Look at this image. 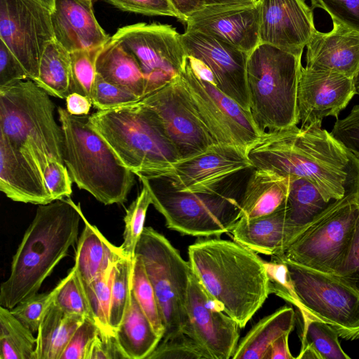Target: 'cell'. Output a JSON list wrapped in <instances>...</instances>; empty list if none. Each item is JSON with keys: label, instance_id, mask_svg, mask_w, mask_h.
<instances>
[{"label": "cell", "instance_id": "obj_30", "mask_svg": "<svg viewBox=\"0 0 359 359\" xmlns=\"http://www.w3.org/2000/svg\"><path fill=\"white\" fill-rule=\"evenodd\" d=\"M294 321V311L287 306L262 318L239 341L232 358L264 359L271 345L292 332Z\"/></svg>", "mask_w": 359, "mask_h": 359}, {"label": "cell", "instance_id": "obj_35", "mask_svg": "<svg viewBox=\"0 0 359 359\" xmlns=\"http://www.w3.org/2000/svg\"><path fill=\"white\" fill-rule=\"evenodd\" d=\"M33 334L10 309L0 306V359H35Z\"/></svg>", "mask_w": 359, "mask_h": 359}, {"label": "cell", "instance_id": "obj_56", "mask_svg": "<svg viewBox=\"0 0 359 359\" xmlns=\"http://www.w3.org/2000/svg\"><path fill=\"white\" fill-rule=\"evenodd\" d=\"M290 334H285L277 339L269 347L264 359H294L289 345L288 338Z\"/></svg>", "mask_w": 359, "mask_h": 359}, {"label": "cell", "instance_id": "obj_11", "mask_svg": "<svg viewBox=\"0 0 359 359\" xmlns=\"http://www.w3.org/2000/svg\"><path fill=\"white\" fill-rule=\"evenodd\" d=\"M179 76L194 109L215 143L233 145L247 152L263 134L250 111L201 76L188 57Z\"/></svg>", "mask_w": 359, "mask_h": 359}, {"label": "cell", "instance_id": "obj_18", "mask_svg": "<svg viewBox=\"0 0 359 359\" xmlns=\"http://www.w3.org/2000/svg\"><path fill=\"white\" fill-rule=\"evenodd\" d=\"M181 39L187 55L198 60L209 69L214 84L250 110L246 80L249 53L198 32L184 31Z\"/></svg>", "mask_w": 359, "mask_h": 359}, {"label": "cell", "instance_id": "obj_38", "mask_svg": "<svg viewBox=\"0 0 359 359\" xmlns=\"http://www.w3.org/2000/svg\"><path fill=\"white\" fill-rule=\"evenodd\" d=\"M114 264L93 280L83 284L95 322L102 331L108 333H115L109 322Z\"/></svg>", "mask_w": 359, "mask_h": 359}, {"label": "cell", "instance_id": "obj_44", "mask_svg": "<svg viewBox=\"0 0 359 359\" xmlns=\"http://www.w3.org/2000/svg\"><path fill=\"white\" fill-rule=\"evenodd\" d=\"M91 100L97 110H107L137 102L141 98L133 93L105 81L96 74Z\"/></svg>", "mask_w": 359, "mask_h": 359}, {"label": "cell", "instance_id": "obj_25", "mask_svg": "<svg viewBox=\"0 0 359 359\" xmlns=\"http://www.w3.org/2000/svg\"><path fill=\"white\" fill-rule=\"evenodd\" d=\"M285 203L266 215L252 219L242 216L231 231L233 241L257 254L283 255L294 240L287 224Z\"/></svg>", "mask_w": 359, "mask_h": 359}, {"label": "cell", "instance_id": "obj_28", "mask_svg": "<svg viewBox=\"0 0 359 359\" xmlns=\"http://www.w3.org/2000/svg\"><path fill=\"white\" fill-rule=\"evenodd\" d=\"M96 72L105 81L133 93L141 100L146 95L147 82L139 63L111 37L97 56Z\"/></svg>", "mask_w": 359, "mask_h": 359}, {"label": "cell", "instance_id": "obj_54", "mask_svg": "<svg viewBox=\"0 0 359 359\" xmlns=\"http://www.w3.org/2000/svg\"><path fill=\"white\" fill-rule=\"evenodd\" d=\"M66 109L75 116L88 115L93 105L92 100L86 95L78 93H71L65 98Z\"/></svg>", "mask_w": 359, "mask_h": 359}, {"label": "cell", "instance_id": "obj_8", "mask_svg": "<svg viewBox=\"0 0 359 359\" xmlns=\"http://www.w3.org/2000/svg\"><path fill=\"white\" fill-rule=\"evenodd\" d=\"M151 195V204L164 217L168 228L184 235L217 236L231 232L243 216L242 194L228 187L207 193L176 190L165 176H137Z\"/></svg>", "mask_w": 359, "mask_h": 359}, {"label": "cell", "instance_id": "obj_15", "mask_svg": "<svg viewBox=\"0 0 359 359\" xmlns=\"http://www.w3.org/2000/svg\"><path fill=\"white\" fill-rule=\"evenodd\" d=\"M140 102L157 116L180 160L201 154L215 144L194 109L179 74Z\"/></svg>", "mask_w": 359, "mask_h": 359}, {"label": "cell", "instance_id": "obj_14", "mask_svg": "<svg viewBox=\"0 0 359 359\" xmlns=\"http://www.w3.org/2000/svg\"><path fill=\"white\" fill-rule=\"evenodd\" d=\"M50 15L36 0H0V39L33 81L46 46L54 39Z\"/></svg>", "mask_w": 359, "mask_h": 359}, {"label": "cell", "instance_id": "obj_5", "mask_svg": "<svg viewBox=\"0 0 359 359\" xmlns=\"http://www.w3.org/2000/svg\"><path fill=\"white\" fill-rule=\"evenodd\" d=\"M50 95L33 80L0 87V134L41 172L63 161V131ZM65 164V163H64Z\"/></svg>", "mask_w": 359, "mask_h": 359}, {"label": "cell", "instance_id": "obj_55", "mask_svg": "<svg viewBox=\"0 0 359 359\" xmlns=\"http://www.w3.org/2000/svg\"><path fill=\"white\" fill-rule=\"evenodd\" d=\"M170 2L178 15V20L185 23L191 14L206 5L207 0H170Z\"/></svg>", "mask_w": 359, "mask_h": 359}, {"label": "cell", "instance_id": "obj_47", "mask_svg": "<svg viewBox=\"0 0 359 359\" xmlns=\"http://www.w3.org/2000/svg\"><path fill=\"white\" fill-rule=\"evenodd\" d=\"M98 329L95 321L85 318L74 332L60 359H88Z\"/></svg>", "mask_w": 359, "mask_h": 359}, {"label": "cell", "instance_id": "obj_4", "mask_svg": "<svg viewBox=\"0 0 359 359\" xmlns=\"http://www.w3.org/2000/svg\"><path fill=\"white\" fill-rule=\"evenodd\" d=\"M89 122L136 176H165L180 161L157 116L140 100L97 110Z\"/></svg>", "mask_w": 359, "mask_h": 359}, {"label": "cell", "instance_id": "obj_17", "mask_svg": "<svg viewBox=\"0 0 359 359\" xmlns=\"http://www.w3.org/2000/svg\"><path fill=\"white\" fill-rule=\"evenodd\" d=\"M254 168L247 152L237 147L215 144L206 151L180 160L165 175L177 191L207 193L226 187L231 177Z\"/></svg>", "mask_w": 359, "mask_h": 359}, {"label": "cell", "instance_id": "obj_21", "mask_svg": "<svg viewBox=\"0 0 359 359\" xmlns=\"http://www.w3.org/2000/svg\"><path fill=\"white\" fill-rule=\"evenodd\" d=\"M356 94L353 79L345 75L302 66L297 103L301 127L322 122L327 116L338 117Z\"/></svg>", "mask_w": 359, "mask_h": 359}, {"label": "cell", "instance_id": "obj_29", "mask_svg": "<svg viewBox=\"0 0 359 359\" xmlns=\"http://www.w3.org/2000/svg\"><path fill=\"white\" fill-rule=\"evenodd\" d=\"M81 215L85 226L78 241L74 267L83 283L87 284L113 264L121 252L86 219L83 212Z\"/></svg>", "mask_w": 359, "mask_h": 359}, {"label": "cell", "instance_id": "obj_52", "mask_svg": "<svg viewBox=\"0 0 359 359\" xmlns=\"http://www.w3.org/2000/svg\"><path fill=\"white\" fill-rule=\"evenodd\" d=\"M27 79L29 76L24 67L6 45L1 41L0 87Z\"/></svg>", "mask_w": 359, "mask_h": 359}, {"label": "cell", "instance_id": "obj_3", "mask_svg": "<svg viewBox=\"0 0 359 359\" xmlns=\"http://www.w3.org/2000/svg\"><path fill=\"white\" fill-rule=\"evenodd\" d=\"M82 212L70 197L39 205L1 285L0 306L11 309L38 292L77 241Z\"/></svg>", "mask_w": 359, "mask_h": 359}, {"label": "cell", "instance_id": "obj_2", "mask_svg": "<svg viewBox=\"0 0 359 359\" xmlns=\"http://www.w3.org/2000/svg\"><path fill=\"white\" fill-rule=\"evenodd\" d=\"M188 255L205 289L245 327L270 294L264 261L241 244L219 237L197 240Z\"/></svg>", "mask_w": 359, "mask_h": 359}, {"label": "cell", "instance_id": "obj_9", "mask_svg": "<svg viewBox=\"0 0 359 359\" xmlns=\"http://www.w3.org/2000/svg\"><path fill=\"white\" fill-rule=\"evenodd\" d=\"M135 255L142 258L157 298L165 327L161 339L187 334V299L192 271L189 262L184 260L170 242L151 226L144 228Z\"/></svg>", "mask_w": 359, "mask_h": 359}, {"label": "cell", "instance_id": "obj_60", "mask_svg": "<svg viewBox=\"0 0 359 359\" xmlns=\"http://www.w3.org/2000/svg\"><path fill=\"white\" fill-rule=\"evenodd\" d=\"M93 1V0H92Z\"/></svg>", "mask_w": 359, "mask_h": 359}, {"label": "cell", "instance_id": "obj_41", "mask_svg": "<svg viewBox=\"0 0 359 359\" xmlns=\"http://www.w3.org/2000/svg\"><path fill=\"white\" fill-rule=\"evenodd\" d=\"M103 46L70 53L71 93L82 94L91 100L97 74L96 61Z\"/></svg>", "mask_w": 359, "mask_h": 359}, {"label": "cell", "instance_id": "obj_57", "mask_svg": "<svg viewBox=\"0 0 359 359\" xmlns=\"http://www.w3.org/2000/svg\"><path fill=\"white\" fill-rule=\"evenodd\" d=\"M257 0H207L206 5L229 4L236 2H257Z\"/></svg>", "mask_w": 359, "mask_h": 359}, {"label": "cell", "instance_id": "obj_19", "mask_svg": "<svg viewBox=\"0 0 359 359\" xmlns=\"http://www.w3.org/2000/svg\"><path fill=\"white\" fill-rule=\"evenodd\" d=\"M184 24L247 53L259 44L257 1L205 5Z\"/></svg>", "mask_w": 359, "mask_h": 359}, {"label": "cell", "instance_id": "obj_59", "mask_svg": "<svg viewBox=\"0 0 359 359\" xmlns=\"http://www.w3.org/2000/svg\"><path fill=\"white\" fill-rule=\"evenodd\" d=\"M355 93L359 95V69L353 77Z\"/></svg>", "mask_w": 359, "mask_h": 359}, {"label": "cell", "instance_id": "obj_42", "mask_svg": "<svg viewBox=\"0 0 359 359\" xmlns=\"http://www.w3.org/2000/svg\"><path fill=\"white\" fill-rule=\"evenodd\" d=\"M147 359L210 358L192 337L181 333L168 339H161Z\"/></svg>", "mask_w": 359, "mask_h": 359}, {"label": "cell", "instance_id": "obj_58", "mask_svg": "<svg viewBox=\"0 0 359 359\" xmlns=\"http://www.w3.org/2000/svg\"><path fill=\"white\" fill-rule=\"evenodd\" d=\"M39 2L50 11H52L54 8L55 0H36Z\"/></svg>", "mask_w": 359, "mask_h": 359}, {"label": "cell", "instance_id": "obj_20", "mask_svg": "<svg viewBox=\"0 0 359 359\" xmlns=\"http://www.w3.org/2000/svg\"><path fill=\"white\" fill-rule=\"evenodd\" d=\"M259 43L302 56L316 30L305 0H257Z\"/></svg>", "mask_w": 359, "mask_h": 359}, {"label": "cell", "instance_id": "obj_1", "mask_svg": "<svg viewBox=\"0 0 359 359\" xmlns=\"http://www.w3.org/2000/svg\"><path fill=\"white\" fill-rule=\"evenodd\" d=\"M247 155L254 168L306 179L328 201L359 196V161L320 122L266 131Z\"/></svg>", "mask_w": 359, "mask_h": 359}, {"label": "cell", "instance_id": "obj_26", "mask_svg": "<svg viewBox=\"0 0 359 359\" xmlns=\"http://www.w3.org/2000/svg\"><path fill=\"white\" fill-rule=\"evenodd\" d=\"M289 177L286 219L294 240L308 227L341 205L359 201L358 196H348L338 201H328L310 181L302 177Z\"/></svg>", "mask_w": 359, "mask_h": 359}, {"label": "cell", "instance_id": "obj_37", "mask_svg": "<svg viewBox=\"0 0 359 359\" xmlns=\"http://www.w3.org/2000/svg\"><path fill=\"white\" fill-rule=\"evenodd\" d=\"M132 293L156 332L163 337L165 327L154 287L142 258L135 255L132 276Z\"/></svg>", "mask_w": 359, "mask_h": 359}, {"label": "cell", "instance_id": "obj_7", "mask_svg": "<svg viewBox=\"0 0 359 359\" xmlns=\"http://www.w3.org/2000/svg\"><path fill=\"white\" fill-rule=\"evenodd\" d=\"M301 58L265 43H259L248 54L250 111L263 133L299 123L297 95Z\"/></svg>", "mask_w": 359, "mask_h": 359}, {"label": "cell", "instance_id": "obj_24", "mask_svg": "<svg viewBox=\"0 0 359 359\" xmlns=\"http://www.w3.org/2000/svg\"><path fill=\"white\" fill-rule=\"evenodd\" d=\"M0 190L16 202L46 205L53 201L41 172L1 134Z\"/></svg>", "mask_w": 359, "mask_h": 359}, {"label": "cell", "instance_id": "obj_40", "mask_svg": "<svg viewBox=\"0 0 359 359\" xmlns=\"http://www.w3.org/2000/svg\"><path fill=\"white\" fill-rule=\"evenodd\" d=\"M59 284L60 287L54 300L55 304L67 313L95 321L83 283L74 266Z\"/></svg>", "mask_w": 359, "mask_h": 359}, {"label": "cell", "instance_id": "obj_6", "mask_svg": "<svg viewBox=\"0 0 359 359\" xmlns=\"http://www.w3.org/2000/svg\"><path fill=\"white\" fill-rule=\"evenodd\" d=\"M63 161L73 182L104 205L121 204L135 184V174L90 126L89 116H75L61 107Z\"/></svg>", "mask_w": 359, "mask_h": 359}, {"label": "cell", "instance_id": "obj_22", "mask_svg": "<svg viewBox=\"0 0 359 359\" xmlns=\"http://www.w3.org/2000/svg\"><path fill=\"white\" fill-rule=\"evenodd\" d=\"M54 39L69 53L104 46L111 39L98 23L92 0H55Z\"/></svg>", "mask_w": 359, "mask_h": 359}, {"label": "cell", "instance_id": "obj_27", "mask_svg": "<svg viewBox=\"0 0 359 359\" xmlns=\"http://www.w3.org/2000/svg\"><path fill=\"white\" fill-rule=\"evenodd\" d=\"M290 177L269 170L254 168L241 198L243 216L256 218L272 213L287 200Z\"/></svg>", "mask_w": 359, "mask_h": 359}, {"label": "cell", "instance_id": "obj_16", "mask_svg": "<svg viewBox=\"0 0 359 359\" xmlns=\"http://www.w3.org/2000/svg\"><path fill=\"white\" fill-rule=\"evenodd\" d=\"M187 309L192 337L210 359H229L238 344L241 327L224 311L223 305L203 286L191 271Z\"/></svg>", "mask_w": 359, "mask_h": 359}, {"label": "cell", "instance_id": "obj_45", "mask_svg": "<svg viewBox=\"0 0 359 359\" xmlns=\"http://www.w3.org/2000/svg\"><path fill=\"white\" fill-rule=\"evenodd\" d=\"M269 278L270 294H274L299 309L300 304L295 293L286 264L275 256L271 262H265Z\"/></svg>", "mask_w": 359, "mask_h": 359}, {"label": "cell", "instance_id": "obj_48", "mask_svg": "<svg viewBox=\"0 0 359 359\" xmlns=\"http://www.w3.org/2000/svg\"><path fill=\"white\" fill-rule=\"evenodd\" d=\"M118 9L148 16H169L178 19L170 0H103Z\"/></svg>", "mask_w": 359, "mask_h": 359}, {"label": "cell", "instance_id": "obj_39", "mask_svg": "<svg viewBox=\"0 0 359 359\" xmlns=\"http://www.w3.org/2000/svg\"><path fill=\"white\" fill-rule=\"evenodd\" d=\"M151 204L150 193L142 185L140 193L126 210L123 241L118 248L121 254L131 260L135 259L136 246L143 232L147 212Z\"/></svg>", "mask_w": 359, "mask_h": 359}, {"label": "cell", "instance_id": "obj_23", "mask_svg": "<svg viewBox=\"0 0 359 359\" xmlns=\"http://www.w3.org/2000/svg\"><path fill=\"white\" fill-rule=\"evenodd\" d=\"M306 67L353 79L359 69V32L333 22L328 32L315 31L306 45Z\"/></svg>", "mask_w": 359, "mask_h": 359}, {"label": "cell", "instance_id": "obj_50", "mask_svg": "<svg viewBox=\"0 0 359 359\" xmlns=\"http://www.w3.org/2000/svg\"><path fill=\"white\" fill-rule=\"evenodd\" d=\"M43 177L53 201L71 196L73 180L64 163L50 161L43 170Z\"/></svg>", "mask_w": 359, "mask_h": 359}, {"label": "cell", "instance_id": "obj_51", "mask_svg": "<svg viewBox=\"0 0 359 359\" xmlns=\"http://www.w3.org/2000/svg\"><path fill=\"white\" fill-rule=\"evenodd\" d=\"M334 276L359 294V210L349 248L339 273Z\"/></svg>", "mask_w": 359, "mask_h": 359}, {"label": "cell", "instance_id": "obj_46", "mask_svg": "<svg viewBox=\"0 0 359 359\" xmlns=\"http://www.w3.org/2000/svg\"><path fill=\"white\" fill-rule=\"evenodd\" d=\"M311 8L325 11L332 22L359 32V0H310Z\"/></svg>", "mask_w": 359, "mask_h": 359}, {"label": "cell", "instance_id": "obj_32", "mask_svg": "<svg viewBox=\"0 0 359 359\" xmlns=\"http://www.w3.org/2000/svg\"><path fill=\"white\" fill-rule=\"evenodd\" d=\"M85 318L67 313L51 304L40 323L35 359H60L72 336Z\"/></svg>", "mask_w": 359, "mask_h": 359}, {"label": "cell", "instance_id": "obj_10", "mask_svg": "<svg viewBox=\"0 0 359 359\" xmlns=\"http://www.w3.org/2000/svg\"><path fill=\"white\" fill-rule=\"evenodd\" d=\"M287 266L301 316L331 325L346 340L359 339V294L335 276L318 271L275 255Z\"/></svg>", "mask_w": 359, "mask_h": 359}, {"label": "cell", "instance_id": "obj_36", "mask_svg": "<svg viewBox=\"0 0 359 359\" xmlns=\"http://www.w3.org/2000/svg\"><path fill=\"white\" fill-rule=\"evenodd\" d=\"M134 260L120 255L114 264L111 287L109 322L115 332L130 303Z\"/></svg>", "mask_w": 359, "mask_h": 359}, {"label": "cell", "instance_id": "obj_33", "mask_svg": "<svg viewBox=\"0 0 359 359\" xmlns=\"http://www.w3.org/2000/svg\"><path fill=\"white\" fill-rule=\"evenodd\" d=\"M34 81L50 95L60 99H65L71 93L70 53L55 39L46 46L39 76Z\"/></svg>", "mask_w": 359, "mask_h": 359}, {"label": "cell", "instance_id": "obj_31", "mask_svg": "<svg viewBox=\"0 0 359 359\" xmlns=\"http://www.w3.org/2000/svg\"><path fill=\"white\" fill-rule=\"evenodd\" d=\"M115 334L127 359H147L161 340L132 291L130 303Z\"/></svg>", "mask_w": 359, "mask_h": 359}, {"label": "cell", "instance_id": "obj_12", "mask_svg": "<svg viewBox=\"0 0 359 359\" xmlns=\"http://www.w3.org/2000/svg\"><path fill=\"white\" fill-rule=\"evenodd\" d=\"M111 37L137 60L146 79V95L177 76L187 58L181 34L170 25L133 24Z\"/></svg>", "mask_w": 359, "mask_h": 359}, {"label": "cell", "instance_id": "obj_53", "mask_svg": "<svg viewBox=\"0 0 359 359\" xmlns=\"http://www.w3.org/2000/svg\"><path fill=\"white\" fill-rule=\"evenodd\" d=\"M88 359H127L121 349L115 333L98 329Z\"/></svg>", "mask_w": 359, "mask_h": 359}, {"label": "cell", "instance_id": "obj_43", "mask_svg": "<svg viewBox=\"0 0 359 359\" xmlns=\"http://www.w3.org/2000/svg\"><path fill=\"white\" fill-rule=\"evenodd\" d=\"M58 284L50 292L26 299L10 309L12 314L32 332L37 333L41 320L58 292Z\"/></svg>", "mask_w": 359, "mask_h": 359}, {"label": "cell", "instance_id": "obj_34", "mask_svg": "<svg viewBox=\"0 0 359 359\" xmlns=\"http://www.w3.org/2000/svg\"><path fill=\"white\" fill-rule=\"evenodd\" d=\"M302 347L297 359H350L339 341V334L329 324L302 316Z\"/></svg>", "mask_w": 359, "mask_h": 359}, {"label": "cell", "instance_id": "obj_13", "mask_svg": "<svg viewBox=\"0 0 359 359\" xmlns=\"http://www.w3.org/2000/svg\"><path fill=\"white\" fill-rule=\"evenodd\" d=\"M359 201L342 204L303 231L283 255L299 265L337 275L349 248Z\"/></svg>", "mask_w": 359, "mask_h": 359}, {"label": "cell", "instance_id": "obj_49", "mask_svg": "<svg viewBox=\"0 0 359 359\" xmlns=\"http://www.w3.org/2000/svg\"><path fill=\"white\" fill-rule=\"evenodd\" d=\"M330 133L359 161V104L346 117L338 119Z\"/></svg>", "mask_w": 359, "mask_h": 359}]
</instances>
